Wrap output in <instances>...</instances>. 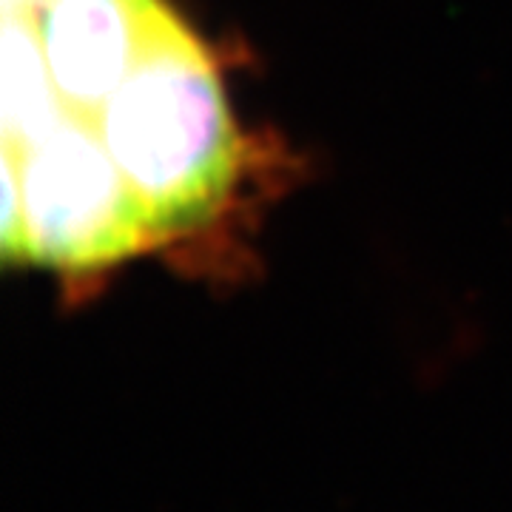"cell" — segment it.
Masks as SVG:
<instances>
[{
	"label": "cell",
	"instance_id": "obj_1",
	"mask_svg": "<svg viewBox=\"0 0 512 512\" xmlns=\"http://www.w3.org/2000/svg\"><path fill=\"white\" fill-rule=\"evenodd\" d=\"M239 131L165 0H3V259L89 274L217 217Z\"/></svg>",
	"mask_w": 512,
	"mask_h": 512
}]
</instances>
